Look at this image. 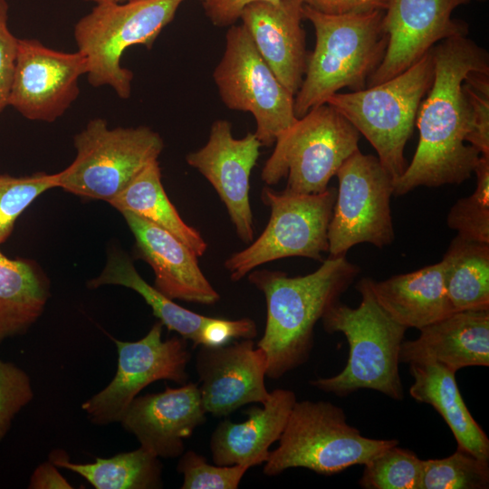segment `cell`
Returning <instances> with one entry per match:
<instances>
[{
    "label": "cell",
    "instance_id": "8",
    "mask_svg": "<svg viewBox=\"0 0 489 489\" xmlns=\"http://www.w3.org/2000/svg\"><path fill=\"white\" fill-rule=\"evenodd\" d=\"M360 134L337 110L323 103L311 109L275 140L261 178L267 185L287 177L284 190L317 194L359 149Z\"/></svg>",
    "mask_w": 489,
    "mask_h": 489
},
{
    "label": "cell",
    "instance_id": "5",
    "mask_svg": "<svg viewBox=\"0 0 489 489\" xmlns=\"http://www.w3.org/2000/svg\"><path fill=\"white\" fill-rule=\"evenodd\" d=\"M431 49L397 76L360 91L337 92L326 101L368 139L394 180L408 166L405 146L422 100L432 84Z\"/></svg>",
    "mask_w": 489,
    "mask_h": 489
},
{
    "label": "cell",
    "instance_id": "35",
    "mask_svg": "<svg viewBox=\"0 0 489 489\" xmlns=\"http://www.w3.org/2000/svg\"><path fill=\"white\" fill-rule=\"evenodd\" d=\"M467 101L471 131L466 142L481 155H489V72H469L462 83Z\"/></svg>",
    "mask_w": 489,
    "mask_h": 489
},
{
    "label": "cell",
    "instance_id": "18",
    "mask_svg": "<svg viewBox=\"0 0 489 489\" xmlns=\"http://www.w3.org/2000/svg\"><path fill=\"white\" fill-rule=\"evenodd\" d=\"M206 414L198 384L187 382L137 396L119 423L154 455L177 458L185 451L184 440L205 423Z\"/></svg>",
    "mask_w": 489,
    "mask_h": 489
},
{
    "label": "cell",
    "instance_id": "39",
    "mask_svg": "<svg viewBox=\"0 0 489 489\" xmlns=\"http://www.w3.org/2000/svg\"><path fill=\"white\" fill-rule=\"evenodd\" d=\"M206 15L218 27L231 26L239 19L245 6L255 2L278 3L280 0H199Z\"/></svg>",
    "mask_w": 489,
    "mask_h": 489
},
{
    "label": "cell",
    "instance_id": "24",
    "mask_svg": "<svg viewBox=\"0 0 489 489\" xmlns=\"http://www.w3.org/2000/svg\"><path fill=\"white\" fill-rule=\"evenodd\" d=\"M414 382L410 396L431 405L451 429L457 448L489 460V439L467 409L455 381V372L432 360L409 364Z\"/></svg>",
    "mask_w": 489,
    "mask_h": 489
},
{
    "label": "cell",
    "instance_id": "25",
    "mask_svg": "<svg viewBox=\"0 0 489 489\" xmlns=\"http://www.w3.org/2000/svg\"><path fill=\"white\" fill-rule=\"evenodd\" d=\"M49 296L47 280L31 262L0 251V343L25 333L43 314Z\"/></svg>",
    "mask_w": 489,
    "mask_h": 489
},
{
    "label": "cell",
    "instance_id": "21",
    "mask_svg": "<svg viewBox=\"0 0 489 489\" xmlns=\"http://www.w3.org/2000/svg\"><path fill=\"white\" fill-rule=\"evenodd\" d=\"M412 340H403L400 363L436 361L454 372L489 365V309L464 310L429 324Z\"/></svg>",
    "mask_w": 489,
    "mask_h": 489
},
{
    "label": "cell",
    "instance_id": "38",
    "mask_svg": "<svg viewBox=\"0 0 489 489\" xmlns=\"http://www.w3.org/2000/svg\"><path fill=\"white\" fill-rule=\"evenodd\" d=\"M8 5L0 0V113L8 105L15 71L19 39L7 26Z\"/></svg>",
    "mask_w": 489,
    "mask_h": 489
},
{
    "label": "cell",
    "instance_id": "27",
    "mask_svg": "<svg viewBox=\"0 0 489 489\" xmlns=\"http://www.w3.org/2000/svg\"><path fill=\"white\" fill-rule=\"evenodd\" d=\"M58 468L70 470L95 489H158L163 487L162 464L159 457L139 446L109 458L95 457L91 463H73L62 449L49 455Z\"/></svg>",
    "mask_w": 489,
    "mask_h": 489
},
{
    "label": "cell",
    "instance_id": "37",
    "mask_svg": "<svg viewBox=\"0 0 489 489\" xmlns=\"http://www.w3.org/2000/svg\"><path fill=\"white\" fill-rule=\"evenodd\" d=\"M256 335V324L250 318L225 320L208 317L199 331L198 345L219 347L235 339H254Z\"/></svg>",
    "mask_w": 489,
    "mask_h": 489
},
{
    "label": "cell",
    "instance_id": "36",
    "mask_svg": "<svg viewBox=\"0 0 489 489\" xmlns=\"http://www.w3.org/2000/svg\"><path fill=\"white\" fill-rule=\"evenodd\" d=\"M34 397L26 371L0 360V442L5 437L15 416Z\"/></svg>",
    "mask_w": 489,
    "mask_h": 489
},
{
    "label": "cell",
    "instance_id": "14",
    "mask_svg": "<svg viewBox=\"0 0 489 489\" xmlns=\"http://www.w3.org/2000/svg\"><path fill=\"white\" fill-rule=\"evenodd\" d=\"M88 72L79 51L51 49L36 39H19L8 105L31 120L52 122L77 99L79 79Z\"/></svg>",
    "mask_w": 489,
    "mask_h": 489
},
{
    "label": "cell",
    "instance_id": "9",
    "mask_svg": "<svg viewBox=\"0 0 489 489\" xmlns=\"http://www.w3.org/2000/svg\"><path fill=\"white\" fill-rule=\"evenodd\" d=\"M73 143L76 157L56 173L57 187L108 203L164 149L160 135L149 127L110 129L101 118L91 120Z\"/></svg>",
    "mask_w": 489,
    "mask_h": 489
},
{
    "label": "cell",
    "instance_id": "11",
    "mask_svg": "<svg viewBox=\"0 0 489 489\" xmlns=\"http://www.w3.org/2000/svg\"><path fill=\"white\" fill-rule=\"evenodd\" d=\"M213 79L228 109L254 116L262 146H272L297 120L294 96L264 62L242 24L229 26Z\"/></svg>",
    "mask_w": 489,
    "mask_h": 489
},
{
    "label": "cell",
    "instance_id": "42",
    "mask_svg": "<svg viewBox=\"0 0 489 489\" xmlns=\"http://www.w3.org/2000/svg\"><path fill=\"white\" fill-rule=\"evenodd\" d=\"M84 1H91V2H95L96 4H98V3H101V2H118V3H123V2L136 1V0H84Z\"/></svg>",
    "mask_w": 489,
    "mask_h": 489
},
{
    "label": "cell",
    "instance_id": "6",
    "mask_svg": "<svg viewBox=\"0 0 489 489\" xmlns=\"http://www.w3.org/2000/svg\"><path fill=\"white\" fill-rule=\"evenodd\" d=\"M279 446L270 451L263 472L268 476L303 467L331 475L363 465L381 451L398 445L396 439H373L346 421L341 408L327 401H296Z\"/></svg>",
    "mask_w": 489,
    "mask_h": 489
},
{
    "label": "cell",
    "instance_id": "22",
    "mask_svg": "<svg viewBox=\"0 0 489 489\" xmlns=\"http://www.w3.org/2000/svg\"><path fill=\"white\" fill-rule=\"evenodd\" d=\"M297 401L292 390L277 388L263 408H250L247 420L234 423L221 421L210 439L214 464L218 465H242L249 468L264 464L270 446L278 441Z\"/></svg>",
    "mask_w": 489,
    "mask_h": 489
},
{
    "label": "cell",
    "instance_id": "33",
    "mask_svg": "<svg viewBox=\"0 0 489 489\" xmlns=\"http://www.w3.org/2000/svg\"><path fill=\"white\" fill-rule=\"evenodd\" d=\"M57 187L56 173L24 177L0 175V244L13 232L21 214L43 192Z\"/></svg>",
    "mask_w": 489,
    "mask_h": 489
},
{
    "label": "cell",
    "instance_id": "26",
    "mask_svg": "<svg viewBox=\"0 0 489 489\" xmlns=\"http://www.w3.org/2000/svg\"><path fill=\"white\" fill-rule=\"evenodd\" d=\"M109 203L120 212H131L168 231L197 257L205 254L207 247L206 241L196 228L181 218L168 197L158 160L145 167Z\"/></svg>",
    "mask_w": 489,
    "mask_h": 489
},
{
    "label": "cell",
    "instance_id": "3",
    "mask_svg": "<svg viewBox=\"0 0 489 489\" xmlns=\"http://www.w3.org/2000/svg\"><path fill=\"white\" fill-rule=\"evenodd\" d=\"M302 12L314 27L315 46L308 54L303 80L294 96L297 119L326 103L342 88L365 89L388 44L382 27L384 10L327 14L302 5Z\"/></svg>",
    "mask_w": 489,
    "mask_h": 489
},
{
    "label": "cell",
    "instance_id": "41",
    "mask_svg": "<svg viewBox=\"0 0 489 489\" xmlns=\"http://www.w3.org/2000/svg\"><path fill=\"white\" fill-rule=\"evenodd\" d=\"M29 489H72L69 481L51 461H45L34 470L28 484Z\"/></svg>",
    "mask_w": 489,
    "mask_h": 489
},
{
    "label": "cell",
    "instance_id": "29",
    "mask_svg": "<svg viewBox=\"0 0 489 489\" xmlns=\"http://www.w3.org/2000/svg\"><path fill=\"white\" fill-rule=\"evenodd\" d=\"M90 289L102 285H120L138 292L152 313L168 331L198 346L199 331L207 316L187 310L149 284L138 273L131 260L120 253L112 254L101 274L88 282Z\"/></svg>",
    "mask_w": 489,
    "mask_h": 489
},
{
    "label": "cell",
    "instance_id": "32",
    "mask_svg": "<svg viewBox=\"0 0 489 489\" xmlns=\"http://www.w3.org/2000/svg\"><path fill=\"white\" fill-rule=\"evenodd\" d=\"M474 173L475 191L452 206L446 224L463 237L489 244V155H481Z\"/></svg>",
    "mask_w": 489,
    "mask_h": 489
},
{
    "label": "cell",
    "instance_id": "12",
    "mask_svg": "<svg viewBox=\"0 0 489 489\" xmlns=\"http://www.w3.org/2000/svg\"><path fill=\"white\" fill-rule=\"evenodd\" d=\"M336 176L339 186L328 230L330 256L346 255L363 243L378 248L392 244L390 201L395 180L378 157L358 149Z\"/></svg>",
    "mask_w": 489,
    "mask_h": 489
},
{
    "label": "cell",
    "instance_id": "23",
    "mask_svg": "<svg viewBox=\"0 0 489 489\" xmlns=\"http://www.w3.org/2000/svg\"><path fill=\"white\" fill-rule=\"evenodd\" d=\"M370 289L384 311L408 328H422L454 312L439 263L383 281L369 278Z\"/></svg>",
    "mask_w": 489,
    "mask_h": 489
},
{
    "label": "cell",
    "instance_id": "7",
    "mask_svg": "<svg viewBox=\"0 0 489 489\" xmlns=\"http://www.w3.org/2000/svg\"><path fill=\"white\" fill-rule=\"evenodd\" d=\"M184 1L98 3L73 31L78 51L87 59L89 83L110 86L120 98H129L133 73L120 65L124 51L136 44L150 49Z\"/></svg>",
    "mask_w": 489,
    "mask_h": 489
},
{
    "label": "cell",
    "instance_id": "13",
    "mask_svg": "<svg viewBox=\"0 0 489 489\" xmlns=\"http://www.w3.org/2000/svg\"><path fill=\"white\" fill-rule=\"evenodd\" d=\"M162 330L163 324L158 321L136 341L111 337L118 352L115 376L103 389L82 404L92 424L120 422L139 393L157 380L187 383V368L191 359L187 340L177 336L162 340Z\"/></svg>",
    "mask_w": 489,
    "mask_h": 489
},
{
    "label": "cell",
    "instance_id": "16",
    "mask_svg": "<svg viewBox=\"0 0 489 489\" xmlns=\"http://www.w3.org/2000/svg\"><path fill=\"white\" fill-rule=\"evenodd\" d=\"M262 144L254 133L235 139L226 120L213 122L207 142L186 156L215 188L225 206L237 236L244 243L254 240V227L250 205V177L260 156Z\"/></svg>",
    "mask_w": 489,
    "mask_h": 489
},
{
    "label": "cell",
    "instance_id": "34",
    "mask_svg": "<svg viewBox=\"0 0 489 489\" xmlns=\"http://www.w3.org/2000/svg\"><path fill=\"white\" fill-rule=\"evenodd\" d=\"M177 471L183 475L181 489H237L249 467L242 465L208 464L193 450L179 456Z\"/></svg>",
    "mask_w": 489,
    "mask_h": 489
},
{
    "label": "cell",
    "instance_id": "30",
    "mask_svg": "<svg viewBox=\"0 0 489 489\" xmlns=\"http://www.w3.org/2000/svg\"><path fill=\"white\" fill-rule=\"evenodd\" d=\"M364 465L360 485L365 489H421L424 464L414 452L390 446Z\"/></svg>",
    "mask_w": 489,
    "mask_h": 489
},
{
    "label": "cell",
    "instance_id": "4",
    "mask_svg": "<svg viewBox=\"0 0 489 489\" xmlns=\"http://www.w3.org/2000/svg\"><path fill=\"white\" fill-rule=\"evenodd\" d=\"M356 289L361 296L358 307L338 301L321 318L326 332H340L346 337L350 347L346 366L339 374L319 378L310 384L339 397L368 388L402 400L399 350L408 329L379 304L369 277L360 279Z\"/></svg>",
    "mask_w": 489,
    "mask_h": 489
},
{
    "label": "cell",
    "instance_id": "2",
    "mask_svg": "<svg viewBox=\"0 0 489 489\" xmlns=\"http://www.w3.org/2000/svg\"><path fill=\"white\" fill-rule=\"evenodd\" d=\"M359 272L346 255H340L329 256L317 270L302 276L268 269L248 273V281L266 302L265 328L257 346L266 354L267 378L280 379L309 360L316 323L340 301Z\"/></svg>",
    "mask_w": 489,
    "mask_h": 489
},
{
    "label": "cell",
    "instance_id": "40",
    "mask_svg": "<svg viewBox=\"0 0 489 489\" xmlns=\"http://www.w3.org/2000/svg\"><path fill=\"white\" fill-rule=\"evenodd\" d=\"M302 5L327 14H343L385 10L388 0H297Z\"/></svg>",
    "mask_w": 489,
    "mask_h": 489
},
{
    "label": "cell",
    "instance_id": "15",
    "mask_svg": "<svg viewBox=\"0 0 489 489\" xmlns=\"http://www.w3.org/2000/svg\"><path fill=\"white\" fill-rule=\"evenodd\" d=\"M470 1L388 0L382 18L388 44L382 62L367 81V87L408 70L436 43L466 36L467 24L452 18V13Z\"/></svg>",
    "mask_w": 489,
    "mask_h": 489
},
{
    "label": "cell",
    "instance_id": "20",
    "mask_svg": "<svg viewBox=\"0 0 489 489\" xmlns=\"http://www.w3.org/2000/svg\"><path fill=\"white\" fill-rule=\"evenodd\" d=\"M302 5L297 0L255 2L240 15L254 44L279 82L293 96L307 65Z\"/></svg>",
    "mask_w": 489,
    "mask_h": 489
},
{
    "label": "cell",
    "instance_id": "28",
    "mask_svg": "<svg viewBox=\"0 0 489 489\" xmlns=\"http://www.w3.org/2000/svg\"><path fill=\"white\" fill-rule=\"evenodd\" d=\"M440 264L455 312L489 309V244L456 235Z\"/></svg>",
    "mask_w": 489,
    "mask_h": 489
},
{
    "label": "cell",
    "instance_id": "19",
    "mask_svg": "<svg viewBox=\"0 0 489 489\" xmlns=\"http://www.w3.org/2000/svg\"><path fill=\"white\" fill-rule=\"evenodd\" d=\"M129 227L138 256L154 271V287L171 300L212 305L220 294L204 275L198 257L180 240L154 223L120 212Z\"/></svg>",
    "mask_w": 489,
    "mask_h": 489
},
{
    "label": "cell",
    "instance_id": "1",
    "mask_svg": "<svg viewBox=\"0 0 489 489\" xmlns=\"http://www.w3.org/2000/svg\"><path fill=\"white\" fill-rule=\"evenodd\" d=\"M431 53L433 81L416 118L418 143L412 161L394 182L396 196L418 187L460 184L471 177L481 157L465 144L471 119L462 83L471 72H489L488 53L466 36L445 39Z\"/></svg>",
    "mask_w": 489,
    "mask_h": 489
},
{
    "label": "cell",
    "instance_id": "10",
    "mask_svg": "<svg viewBox=\"0 0 489 489\" xmlns=\"http://www.w3.org/2000/svg\"><path fill=\"white\" fill-rule=\"evenodd\" d=\"M336 196L332 187L317 194L264 187L261 198L271 210L268 224L246 248L225 260L230 279L237 282L257 266L286 257L322 262V254L329 252L328 230Z\"/></svg>",
    "mask_w": 489,
    "mask_h": 489
},
{
    "label": "cell",
    "instance_id": "17",
    "mask_svg": "<svg viewBox=\"0 0 489 489\" xmlns=\"http://www.w3.org/2000/svg\"><path fill=\"white\" fill-rule=\"evenodd\" d=\"M200 398L205 411L225 417L242 406L265 403L267 358L253 339L219 347L200 346L196 359Z\"/></svg>",
    "mask_w": 489,
    "mask_h": 489
},
{
    "label": "cell",
    "instance_id": "31",
    "mask_svg": "<svg viewBox=\"0 0 489 489\" xmlns=\"http://www.w3.org/2000/svg\"><path fill=\"white\" fill-rule=\"evenodd\" d=\"M421 489H485L489 485L488 461L457 448L442 459L423 460Z\"/></svg>",
    "mask_w": 489,
    "mask_h": 489
}]
</instances>
